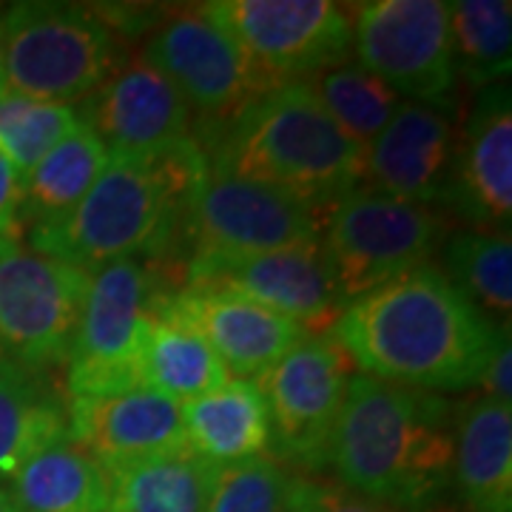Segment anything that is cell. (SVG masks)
Listing matches in <instances>:
<instances>
[{
    "instance_id": "6da1fadb",
    "label": "cell",
    "mask_w": 512,
    "mask_h": 512,
    "mask_svg": "<svg viewBox=\"0 0 512 512\" xmlns=\"http://www.w3.org/2000/svg\"><path fill=\"white\" fill-rule=\"evenodd\" d=\"M507 333L439 265H421L348 302L328 336L356 373L441 396L476 390Z\"/></svg>"
},
{
    "instance_id": "7a4b0ae2",
    "label": "cell",
    "mask_w": 512,
    "mask_h": 512,
    "mask_svg": "<svg viewBox=\"0 0 512 512\" xmlns=\"http://www.w3.org/2000/svg\"><path fill=\"white\" fill-rule=\"evenodd\" d=\"M211 174L197 137L154 154H109L92 191L63 220L26 231V245L86 274L123 259L160 262Z\"/></svg>"
},
{
    "instance_id": "3957f363",
    "label": "cell",
    "mask_w": 512,
    "mask_h": 512,
    "mask_svg": "<svg viewBox=\"0 0 512 512\" xmlns=\"http://www.w3.org/2000/svg\"><path fill=\"white\" fill-rule=\"evenodd\" d=\"M325 470L367 501L424 512L453 484V404L353 373Z\"/></svg>"
},
{
    "instance_id": "277c9868",
    "label": "cell",
    "mask_w": 512,
    "mask_h": 512,
    "mask_svg": "<svg viewBox=\"0 0 512 512\" xmlns=\"http://www.w3.org/2000/svg\"><path fill=\"white\" fill-rule=\"evenodd\" d=\"M208 160L217 174L330 208L362 185L365 151L336 128L308 83H282L222 128Z\"/></svg>"
},
{
    "instance_id": "5b68a950",
    "label": "cell",
    "mask_w": 512,
    "mask_h": 512,
    "mask_svg": "<svg viewBox=\"0 0 512 512\" xmlns=\"http://www.w3.org/2000/svg\"><path fill=\"white\" fill-rule=\"evenodd\" d=\"M6 92L80 106L123 66L114 23L92 6L26 0L0 15Z\"/></svg>"
},
{
    "instance_id": "8992f818",
    "label": "cell",
    "mask_w": 512,
    "mask_h": 512,
    "mask_svg": "<svg viewBox=\"0 0 512 512\" xmlns=\"http://www.w3.org/2000/svg\"><path fill=\"white\" fill-rule=\"evenodd\" d=\"M447 234V222L433 208L356 188L330 205L322 248L345 302H353L430 265Z\"/></svg>"
},
{
    "instance_id": "52a82bcc",
    "label": "cell",
    "mask_w": 512,
    "mask_h": 512,
    "mask_svg": "<svg viewBox=\"0 0 512 512\" xmlns=\"http://www.w3.org/2000/svg\"><path fill=\"white\" fill-rule=\"evenodd\" d=\"M205 12L271 89L305 83L353 57L350 9L333 0H214Z\"/></svg>"
},
{
    "instance_id": "ba28073f",
    "label": "cell",
    "mask_w": 512,
    "mask_h": 512,
    "mask_svg": "<svg viewBox=\"0 0 512 512\" xmlns=\"http://www.w3.org/2000/svg\"><path fill=\"white\" fill-rule=\"evenodd\" d=\"M171 288L148 259H123L89 274L66 359V399L137 382V350L148 311Z\"/></svg>"
},
{
    "instance_id": "9c48e42d",
    "label": "cell",
    "mask_w": 512,
    "mask_h": 512,
    "mask_svg": "<svg viewBox=\"0 0 512 512\" xmlns=\"http://www.w3.org/2000/svg\"><path fill=\"white\" fill-rule=\"evenodd\" d=\"M353 373L348 353L328 333L308 336L268 367L256 379L271 424L268 456L302 476L325 470Z\"/></svg>"
},
{
    "instance_id": "30bf717a",
    "label": "cell",
    "mask_w": 512,
    "mask_h": 512,
    "mask_svg": "<svg viewBox=\"0 0 512 512\" xmlns=\"http://www.w3.org/2000/svg\"><path fill=\"white\" fill-rule=\"evenodd\" d=\"M86 285V271L0 239V353L37 373L66 365Z\"/></svg>"
},
{
    "instance_id": "8fae6325",
    "label": "cell",
    "mask_w": 512,
    "mask_h": 512,
    "mask_svg": "<svg viewBox=\"0 0 512 512\" xmlns=\"http://www.w3.org/2000/svg\"><path fill=\"white\" fill-rule=\"evenodd\" d=\"M353 57L399 97L441 106L456 89L447 3L367 0L353 3Z\"/></svg>"
},
{
    "instance_id": "7c38bea8",
    "label": "cell",
    "mask_w": 512,
    "mask_h": 512,
    "mask_svg": "<svg viewBox=\"0 0 512 512\" xmlns=\"http://www.w3.org/2000/svg\"><path fill=\"white\" fill-rule=\"evenodd\" d=\"M151 66L174 83L191 114L217 128L231 126L271 86L202 6L168 12L148 32L143 49Z\"/></svg>"
},
{
    "instance_id": "4fadbf2b",
    "label": "cell",
    "mask_w": 512,
    "mask_h": 512,
    "mask_svg": "<svg viewBox=\"0 0 512 512\" xmlns=\"http://www.w3.org/2000/svg\"><path fill=\"white\" fill-rule=\"evenodd\" d=\"M328 211L268 185L211 171L183 222L191 245L185 265L316 242L322 239Z\"/></svg>"
},
{
    "instance_id": "5bb4252c",
    "label": "cell",
    "mask_w": 512,
    "mask_h": 512,
    "mask_svg": "<svg viewBox=\"0 0 512 512\" xmlns=\"http://www.w3.org/2000/svg\"><path fill=\"white\" fill-rule=\"evenodd\" d=\"M191 285L239 293L291 319L311 336L330 333L348 305L333 279L322 239L265 254L214 256L188 262L180 288Z\"/></svg>"
},
{
    "instance_id": "9a60e30c",
    "label": "cell",
    "mask_w": 512,
    "mask_h": 512,
    "mask_svg": "<svg viewBox=\"0 0 512 512\" xmlns=\"http://www.w3.org/2000/svg\"><path fill=\"white\" fill-rule=\"evenodd\" d=\"M458 131L444 106L402 100L393 120L365 148L362 185L413 205H447L456 171Z\"/></svg>"
},
{
    "instance_id": "2e32d148",
    "label": "cell",
    "mask_w": 512,
    "mask_h": 512,
    "mask_svg": "<svg viewBox=\"0 0 512 512\" xmlns=\"http://www.w3.org/2000/svg\"><path fill=\"white\" fill-rule=\"evenodd\" d=\"M109 154H154L194 137V114L174 83L146 57L126 60L77 106Z\"/></svg>"
},
{
    "instance_id": "e0dca14e",
    "label": "cell",
    "mask_w": 512,
    "mask_h": 512,
    "mask_svg": "<svg viewBox=\"0 0 512 512\" xmlns=\"http://www.w3.org/2000/svg\"><path fill=\"white\" fill-rule=\"evenodd\" d=\"M157 305L177 313L217 353L231 379L256 382L268 367L311 333L271 308L225 288L191 285L160 296Z\"/></svg>"
},
{
    "instance_id": "ac0fdd59",
    "label": "cell",
    "mask_w": 512,
    "mask_h": 512,
    "mask_svg": "<svg viewBox=\"0 0 512 512\" xmlns=\"http://www.w3.org/2000/svg\"><path fill=\"white\" fill-rule=\"evenodd\" d=\"M447 205L470 231L510 234L512 222V106L510 86L481 89L458 134L456 171Z\"/></svg>"
},
{
    "instance_id": "d6986e66",
    "label": "cell",
    "mask_w": 512,
    "mask_h": 512,
    "mask_svg": "<svg viewBox=\"0 0 512 512\" xmlns=\"http://www.w3.org/2000/svg\"><path fill=\"white\" fill-rule=\"evenodd\" d=\"M66 404L69 436L106 470L185 447L183 404L146 384L72 396Z\"/></svg>"
},
{
    "instance_id": "ffe728a7",
    "label": "cell",
    "mask_w": 512,
    "mask_h": 512,
    "mask_svg": "<svg viewBox=\"0 0 512 512\" xmlns=\"http://www.w3.org/2000/svg\"><path fill=\"white\" fill-rule=\"evenodd\" d=\"M453 484L470 512L512 510V404L476 396L453 407Z\"/></svg>"
},
{
    "instance_id": "44dd1931",
    "label": "cell",
    "mask_w": 512,
    "mask_h": 512,
    "mask_svg": "<svg viewBox=\"0 0 512 512\" xmlns=\"http://www.w3.org/2000/svg\"><path fill=\"white\" fill-rule=\"evenodd\" d=\"M185 444L214 467L239 464L271 450L268 407L256 382L228 379L217 390L183 404Z\"/></svg>"
},
{
    "instance_id": "7402d4cb",
    "label": "cell",
    "mask_w": 512,
    "mask_h": 512,
    "mask_svg": "<svg viewBox=\"0 0 512 512\" xmlns=\"http://www.w3.org/2000/svg\"><path fill=\"white\" fill-rule=\"evenodd\" d=\"M228 379V370L200 333L154 302L137 350V382L177 404H188Z\"/></svg>"
},
{
    "instance_id": "603a6c76",
    "label": "cell",
    "mask_w": 512,
    "mask_h": 512,
    "mask_svg": "<svg viewBox=\"0 0 512 512\" xmlns=\"http://www.w3.org/2000/svg\"><path fill=\"white\" fill-rule=\"evenodd\" d=\"M18 512H106L109 478L72 436L46 444L6 484Z\"/></svg>"
},
{
    "instance_id": "cb8c5ba5",
    "label": "cell",
    "mask_w": 512,
    "mask_h": 512,
    "mask_svg": "<svg viewBox=\"0 0 512 512\" xmlns=\"http://www.w3.org/2000/svg\"><path fill=\"white\" fill-rule=\"evenodd\" d=\"M69 436V404L43 373L0 359V484L46 444Z\"/></svg>"
},
{
    "instance_id": "d4e9b609",
    "label": "cell",
    "mask_w": 512,
    "mask_h": 512,
    "mask_svg": "<svg viewBox=\"0 0 512 512\" xmlns=\"http://www.w3.org/2000/svg\"><path fill=\"white\" fill-rule=\"evenodd\" d=\"M106 470V467H103ZM217 467L188 444L106 470V512H205Z\"/></svg>"
},
{
    "instance_id": "484cf974",
    "label": "cell",
    "mask_w": 512,
    "mask_h": 512,
    "mask_svg": "<svg viewBox=\"0 0 512 512\" xmlns=\"http://www.w3.org/2000/svg\"><path fill=\"white\" fill-rule=\"evenodd\" d=\"M109 163V151L92 128L77 123L23 180L20 228H37L63 220L92 191Z\"/></svg>"
},
{
    "instance_id": "4316f807",
    "label": "cell",
    "mask_w": 512,
    "mask_h": 512,
    "mask_svg": "<svg viewBox=\"0 0 512 512\" xmlns=\"http://www.w3.org/2000/svg\"><path fill=\"white\" fill-rule=\"evenodd\" d=\"M447 29L456 80H467L478 92L507 83L512 66L510 0L447 3Z\"/></svg>"
},
{
    "instance_id": "83f0119b",
    "label": "cell",
    "mask_w": 512,
    "mask_h": 512,
    "mask_svg": "<svg viewBox=\"0 0 512 512\" xmlns=\"http://www.w3.org/2000/svg\"><path fill=\"white\" fill-rule=\"evenodd\" d=\"M439 271L478 311L510 319L512 311V239L495 231H456L441 245Z\"/></svg>"
},
{
    "instance_id": "f1b7e54d",
    "label": "cell",
    "mask_w": 512,
    "mask_h": 512,
    "mask_svg": "<svg viewBox=\"0 0 512 512\" xmlns=\"http://www.w3.org/2000/svg\"><path fill=\"white\" fill-rule=\"evenodd\" d=\"M336 128L365 151L393 120L402 97L359 63H345L305 80Z\"/></svg>"
},
{
    "instance_id": "f546056e",
    "label": "cell",
    "mask_w": 512,
    "mask_h": 512,
    "mask_svg": "<svg viewBox=\"0 0 512 512\" xmlns=\"http://www.w3.org/2000/svg\"><path fill=\"white\" fill-rule=\"evenodd\" d=\"M80 123L74 106L35 100L26 94H0V157L20 174L29 177L52 148L72 134Z\"/></svg>"
},
{
    "instance_id": "4dcf8cb0",
    "label": "cell",
    "mask_w": 512,
    "mask_h": 512,
    "mask_svg": "<svg viewBox=\"0 0 512 512\" xmlns=\"http://www.w3.org/2000/svg\"><path fill=\"white\" fill-rule=\"evenodd\" d=\"M293 476L271 456L217 467L205 512H285Z\"/></svg>"
},
{
    "instance_id": "1f68e13d",
    "label": "cell",
    "mask_w": 512,
    "mask_h": 512,
    "mask_svg": "<svg viewBox=\"0 0 512 512\" xmlns=\"http://www.w3.org/2000/svg\"><path fill=\"white\" fill-rule=\"evenodd\" d=\"M285 512H404L367 501L362 495L350 493L342 484L328 478H313L296 473L291 481V493Z\"/></svg>"
},
{
    "instance_id": "d6a6232c",
    "label": "cell",
    "mask_w": 512,
    "mask_h": 512,
    "mask_svg": "<svg viewBox=\"0 0 512 512\" xmlns=\"http://www.w3.org/2000/svg\"><path fill=\"white\" fill-rule=\"evenodd\" d=\"M20 202L23 180L20 174L0 157V239H20Z\"/></svg>"
},
{
    "instance_id": "836d02e7",
    "label": "cell",
    "mask_w": 512,
    "mask_h": 512,
    "mask_svg": "<svg viewBox=\"0 0 512 512\" xmlns=\"http://www.w3.org/2000/svg\"><path fill=\"white\" fill-rule=\"evenodd\" d=\"M476 390H481L478 396H490V399H498V402H510L512 404V345H510V333L501 339V345L495 348L490 365L484 370L481 382H478Z\"/></svg>"
},
{
    "instance_id": "e575fe53",
    "label": "cell",
    "mask_w": 512,
    "mask_h": 512,
    "mask_svg": "<svg viewBox=\"0 0 512 512\" xmlns=\"http://www.w3.org/2000/svg\"><path fill=\"white\" fill-rule=\"evenodd\" d=\"M0 512H18V507H15V501H12V495H9V490L0 484Z\"/></svg>"
},
{
    "instance_id": "d590c367",
    "label": "cell",
    "mask_w": 512,
    "mask_h": 512,
    "mask_svg": "<svg viewBox=\"0 0 512 512\" xmlns=\"http://www.w3.org/2000/svg\"><path fill=\"white\" fill-rule=\"evenodd\" d=\"M6 92V72H3V40H0V94Z\"/></svg>"
},
{
    "instance_id": "8d00e7d4",
    "label": "cell",
    "mask_w": 512,
    "mask_h": 512,
    "mask_svg": "<svg viewBox=\"0 0 512 512\" xmlns=\"http://www.w3.org/2000/svg\"><path fill=\"white\" fill-rule=\"evenodd\" d=\"M0 359H6V356H3V353H0Z\"/></svg>"
}]
</instances>
